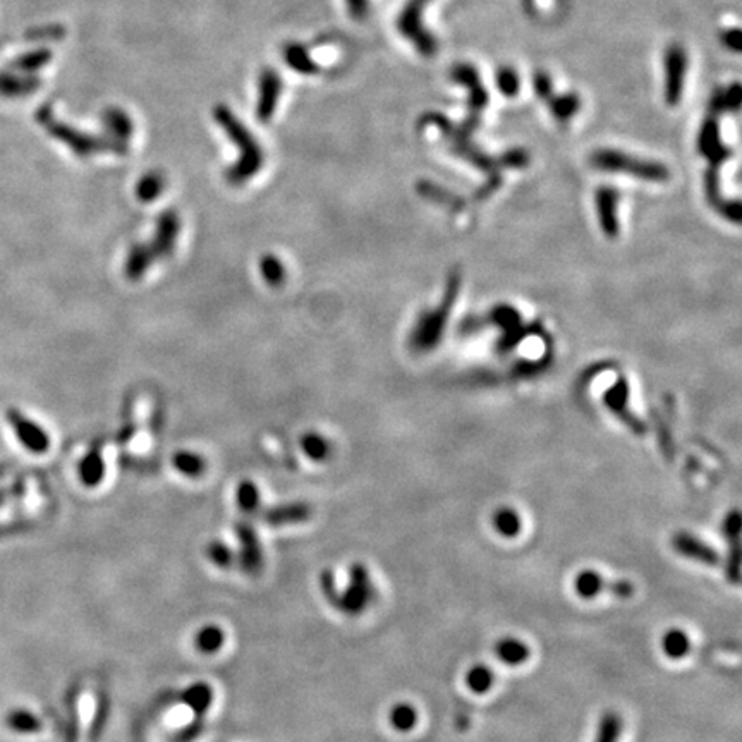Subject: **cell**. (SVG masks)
Masks as SVG:
<instances>
[{
    "instance_id": "cell-1",
    "label": "cell",
    "mask_w": 742,
    "mask_h": 742,
    "mask_svg": "<svg viewBox=\"0 0 742 742\" xmlns=\"http://www.w3.org/2000/svg\"><path fill=\"white\" fill-rule=\"evenodd\" d=\"M213 119L227 134L231 143L240 149V158L225 170V181L236 187L249 183L265 164V151L260 143L257 141L255 134L244 126L241 119L231 111V107L223 104L215 105Z\"/></svg>"
},
{
    "instance_id": "cell-2",
    "label": "cell",
    "mask_w": 742,
    "mask_h": 742,
    "mask_svg": "<svg viewBox=\"0 0 742 742\" xmlns=\"http://www.w3.org/2000/svg\"><path fill=\"white\" fill-rule=\"evenodd\" d=\"M38 124L47 131L54 140L66 145L68 149L75 153L76 157L88 158L96 153H115V155H126L128 147L112 141L107 136H93L85 131L76 130L73 126L59 121L56 113L52 111L50 104H43L38 107L35 113Z\"/></svg>"
},
{
    "instance_id": "cell-3",
    "label": "cell",
    "mask_w": 742,
    "mask_h": 742,
    "mask_svg": "<svg viewBox=\"0 0 742 742\" xmlns=\"http://www.w3.org/2000/svg\"><path fill=\"white\" fill-rule=\"evenodd\" d=\"M592 164L600 170L631 174L643 181L660 183L668 179V170L662 164L631 157L617 149H596L592 155Z\"/></svg>"
},
{
    "instance_id": "cell-4",
    "label": "cell",
    "mask_w": 742,
    "mask_h": 742,
    "mask_svg": "<svg viewBox=\"0 0 742 742\" xmlns=\"http://www.w3.org/2000/svg\"><path fill=\"white\" fill-rule=\"evenodd\" d=\"M430 2L431 0H408L395 21L397 32L423 57L435 56L439 49L437 38L428 32L423 23V13Z\"/></svg>"
},
{
    "instance_id": "cell-5",
    "label": "cell",
    "mask_w": 742,
    "mask_h": 742,
    "mask_svg": "<svg viewBox=\"0 0 742 742\" xmlns=\"http://www.w3.org/2000/svg\"><path fill=\"white\" fill-rule=\"evenodd\" d=\"M376 596L368 569L361 562H354L349 569L348 586L335 596L332 607L349 617L365 612Z\"/></svg>"
},
{
    "instance_id": "cell-6",
    "label": "cell",
    "mask_w": 742,
    "mask_h": 742,
    "mask_svg": "<svg viewBox=\"0 0 742 742\" xmlns=\"http://www.w3.org/2000/svg\"><path fill=\"white\" fill-rule=\"evenodd\" d=\"M575 592L577 596L584 600L596 598L598 594L611 593L615 598L626 600L634 594V584L628 579H617V581H607L594 571H581L575 577Z\"/></svg>"
},
{
    "instance_id": "cell-7",
    "label": "cell",
    "mask_w": 742,
    "mask_h": 742,
    "mask_svg": "<svg viewBox=\"0 0 742 742\" xmlns=\"http://www.w3.org/2000/svg\"><path fill=\"white\" fill-rule=\"evenodd\" d=\"M686 49L679 43L670 45L664 57L665 68V100L668 105H677L683 98L687 75Z\"/></svg>"
},
{
    "instance_id": "cell-8",
    "label": "cell",
    "mask_w": 742,
    "mask_h": 742,
    "mask_svg": "<svg viewBox=\"0 0 742 742\" xmlns=\"http://www.w3.org/2000/svg\"><path fill=\"white\" fill-rule=\"evenodd\" d=\"M5 418L13 431L16 433L21 446L33 454H45L50 448V437L49 433L35 423L33 420L26 418L19 409H7Z\"/></svg>"
},
{
    "instance_id": "cell-9",
    "label": "cell",
    "mask_w": 742,
    "mask_h": 742,
    "mask_svg": "<svg viewBox=\"0 0 742 742\" xmlns=\"http://www.w3.org/2000/svg\"><path fill=\"white\" fill-rule=\"evenodd\" d=\"M236 535L240 539V554H238V566L241 567L246 575H257L263 569V545L260 538L248 520H240L236 526Z\"/></svg>"
},
{
    "instance_id": "cell-10",
    "label": "cell",
    "mask_w": 742,
    "mask_h": 742,
    "mask_svg": "<svg viewBox=\"0 0 742 742\" xmlns=\"http://www.w3.org/2000/svg\"><path fill=\"white\" fill-rule=\"evenodd\" d=\"M179 234H181V217L177 215V212L172 208L162 212L157 219L153 240L149 242L157 260L168 258L174 255Z\"/></svg>"
},
{
    "instance_id": "cell-11",
    "label": "cell",
    "mask_w": 742,
    "mask_h": 742,
    "mask_svg": "<svg viewBox=\"0 0 742 742\" xmlns=\"http://www.w3.org/2000/svg\"><path fill=\"white\" fill-rule=\"evenodd\" d=\"M456 293H457V282H454V287H448V299H447V304L442 308V312L439 310L433 315H430L428 318L423 316L418 321L414 332L411 335V346L414 349L427 351V349H431L435 346L439 335L442 334V327H444V321L447 320V312L450 308L452 297H456Z\"/></svg>"
},
{
    "instance_id": "cell-12",
    "label": "cell",
    "mask_w": 742,
    "mask_h": 742,
    "mask_svg": "<svg viewBox=\"0 0 742 742\" xmlns=\"http://www.w3.org/2000/svg\"><path fill=\"white\" fill-rule=\"evenodd\" d=\"M670 545H672L675 554L686 556L689 560L705 564L710 567H715V566L720 564V554L711 545H708L703 539L694 537L692 533H687V531L675 533L670 539Z\"/></svg>"
},
{
    "instance_id": "cell-13",
    "label": "cell",
    "mask_w": 742,
    "mask_h": 742,
    "mask_svg": "<svg viewBox=\"0 0 742 742\" xmlns=\"http://www.w3.org/2000/svg\"><path fill=\"white\" fill-rule=\"evenodd\" d=\"M282 95V77L276 69L265 68L258 77V102L257 119L268 122L277 111L278 100Z\"/></svg>"
},
{
    "instance_id": "cell-14",
    "label": "cell",
    "mask_w": 742,
    "mask_h": 742,
    "mask_svg": "<svg viewBox=\"0 0 742 742\" xmlns=\"http://www.w3.org/2000/svg\"><path fill=\"white\" fill-rule=\"evenodd\" d=\"M258 514H260L265 524L282 528V526H293V524L306 522L313 516V507L306 502H289V503H280V505L268 507L265 511L261 509Z\"/></svg>"
},
{
    "instance_id": "cell-15",
    "label": "cell",
    "mask_w": 742,
    "mask_h": 742,
    "mask_svg": "<svg viewBox=\"0 0 742 742\" xmlns=\"http://www.w3.org/2000/svg\"><path fill=\"white\" fill-rule=\"evenodd\" d=\"M102 124H104L107 138H111L115 143L128 147L134 134V122L128 112L121 107H107L102 112Z\"/></svg>"
},
{
    "instance_id": "cell-16",
    "label": "cell",
    "mask_w": 742,
    "mask_h": 742,
    "mask_svg": "<svg viewBox=\"0 0 742 742\" xmlns=\"http://www.w3.org/2000/svg\"><path fill=\"white\" fill-rule=\"evenodd\" d=\"M700 149L710 158L711 172L719 167L720 162L730 155V153H727V149L720 143L719 119H717L715 112H711V115L706 119L703 130L700 132ZM711 172H708V176H711Z\"/></svg>"
},
{
    "instance_id": "cell-17",
    "label": "cell",
    "mask_w": 742,
    "mask_h": 742,
    "mask_svg": "<svg viewBox=\"0 0 742 742\" xmlns=\"http://www.w3.org/2000/svg\"><path fill=\"white\" fill-rule=\"evenodd\" d=\"M41 86L40 77L35 75H21L16 71H0V96L4 98H24L37 92Z\"/></svg>"
},
{
    "instance_id": "cell-18",
    "label": "cell",
    "mask_w": 742,
    "mask_h": 742,
    "mask_svg": "<svg viewBox=\"0 0 742 742\" xmlns=\"http://www.w3.org/2000/svg\"><path fill=\"white\" fill-rule=\"evenodd\" d=\"M155 261H157V257L153 249L149 248V242L132 244L124 261V276L132 282H138L147 276V272L155 265Z\"/></svg>"
},
{
    "instance_id": "cell-19",
    "label": "cell",
    "mask_w": 742,
    "mask_h": 742,
    "mask_svg": "<svg viewBox=\"0 0 742 742\" xmlns=\"http://www.w3.org/2000/svg\"><path fill=\"white\" fill-rule=\"evenodd\" d=\"M77 476H79V482L88 488H95L102 483L105 476V463H104L102 450L98 447H93L81 457V461L77 464Z\"/></svg>"
},
{
    "instance_id": "cell-20",
    "label": "cell",
    "mask_w": 742,
    "mask_h": 742,
    "mask_svg": "<svg viewBox=\"0 0 742 742\" xmlns=\"http://www.w3.org/2000/svg\"><path fill=\"white\" fill-rule=\"evenodd\" d=\"M181 703H185L196 717H204V713L213 705V689L204 681L193 683L179 694Z\"/></svg>"
},
{
    "instance_id": "cell-21",
    "label": "cell",
    "mask_w": 742,
    "mask_h": 742,
    "mask_svg": "<svg viewBox=\"0 0 742 742\" xmlns=\"http://www.w3.org/2000/svg\"><path fill=\"white\" fill-rule=\"evenodd\" d=\"M596 204H598V215H600V223L603 232L609 238H615L617 231H619V223H617V193L611 189V187H602L596 195Z\"/></svg>"
},
{
    "instance_id": "cell-22",
    "label": "cell",
    "mask_w": 742,
    "mask_h": 742,
    "mask_svg": "<svg viewBox=\"0 0 742 742\" xmlns=\"http://www.w3.org/2000/svg\"><path fill=\"white\" fill-rule=\"evenodd\" d=\"M167 187V179L160 170H149L140 177L134 187V195L141 204H151L158 200Z\"/></svg>"
},
{
    "instance_id": "cell-23",
    "label": "cell",
    "mask_w": 742,
    "mask_h": 742,
    "mask_svg": "<svg viewBox=\"0 0 742 742\" xmlns=\"http://www.w3.org/2000/svg\"><path fill=\"white\" fill-rule=\"evenodd\" d=\"M284 62L299 75L312 76L320 71L318 64L310 57L303 43H289L284 47Z\"/></svg>"
},
{
    "instance_id": "cell-24",
    "label": "cell",
    "mask_w": 742,
    "mask_h": 742,
    "mask_svg": "<svg viewBox=\"0 0 742 742\" xmlns=\"http://www.w3.org/2000/svg\"><path fill=\"white\" fill-rule=\"evenodd\" d=\"M50 60H52V52L49 49L41 47V49H35V50H30V52H24V54L16 57L9 64L7 69L16 71L21 75H35L37 71L43 69Z\"/></svg>"
},
{
    "instance_id": "cell-25",
    "label": "cell",
    "mask_w": 742,
    "mask_h": 742,
    "mask_svg": "<svg viewBox=\"0 0 742 742\" xmlns=\"http://www.w3.org/2000/svg\"><path fill=\"white\" fill-rule=\"evenodd\" d=\"M5 725L9 730L16 734H38L43 730V722L38 719L37 715L26 708H16L11 710L5 715Z\"/></svg>"
},
{
    "instance_id": "cell-26",
    "label": "cell",
    "mask_w": 742,
    "mask_h": 742,
    "mask_svg": "<svg viewBox=\"0 0 742 742\" xmlns=\"http://www.w3.org/2000/svg\"><path fill=\"white\" fill-rule=\"evenodd\" d=\"M495 653L505 665L516 667L529 658L531 651L528 648V645L518 638H503L497 643Z\"/></svg>"
},
{
    "instance_id": "cell-27",
    "label": "cell",
    "mask_w": 742,
    "mask_h": 742,
    "mask_svg": "<svg viewBox=\"0 0 742 742\" xmlns=\"http://www.w3.org/2000/svg\"><path fill=\"white\" fill-rule=\"evenodd\" d=\"M172 466L186 478H200L206 471V459L193 450H179L172 456Z\"/></svg>"
},
{
    "instance_id": "cell-28",
    "label": "cell",
    "mask_w": 742,
    "mask_h": 742,
    "mask_svg": "<svg viewBox=\"0 0 742 742\" xmlns=\"http://www.w3.org/2000/svg\"><path fill=\"white\" fill-rule=\"evenodd\" d=\"M626 394H628V389H626V384L624 382H620V384H617V387L615 389L611 390L609 392V399H607V403H609V406L612 408L613 412L615 414H620V418H622V421L628 425L629 430H632L634 433H638V435H641V433H645V425L638 420V418H634L631 412H628L624 406H626Z\"/></svg>"
},
{
    "instance_id": "cell-29",
    "label": "cell",
    "mask_w": 742,
    "mask_h": 742,
    "mask_svg": "<svg viewBox=\"0 0 742 742\" xmlns=\"http://www.w3.org/2000/svg\"><path fill=\"white\" fill-rule=\"evenodd\" d=\"M301 448L304 456L315 463H323L332 456V444L318 431H306L301 437Z\"/></svg>"
},
{
    "instance_id": "cell-30",
    "label": "cell",
    "mask_w": 742,
    "mask_h": 742,
    "mask_svg": "<svg viewBox=\"0 0 742 742\" xmlns=\"http://www.w3.org/2000/svg\"><path fill=\"white\" fill-rule=\"evenodd\" d=\"M225 643V631L217 624H206L195 636V647L204 655H215Z\"/></svg>"
},
{
    "instance_id": "cell-31",
    "label": "cell",
    "mask_w": 742,
    "mask_h": 742,
    "mask_svg": "<svg viewBox=\"0 0 742 742\" xmlns=\"http://www.w3.org/2000/svg\"><path fill=\"white\" fill-rule=\"evenodd\" d=\"M492 526L503 538H516L520 533L522 522L520 514L511 507H501L492 516Z\"/></svg>"
},
{
    "instance_id": "cell-32",
    "label": "cell",
    "mask_w": 742,
    "mask_h": 742,
    "mask_svg": "<svg viewBox=\"0 0 742 742\" xmlns=\"http://www.w3.org/2000/svg\"><path fill=\"white\" fill-rule=\"evenodd\" d=\"M204 556L215 567L223 569V571L232 569L234 566H238V554L221 539L210 541L204 548Z\"/></svg>"
},
{
    "instance_id": "cell-33",
    "label": "cell",
    "mask_w": 742,
    "mask_h": 742,
    "mask_svg": "<svg viewBox=\"0 0 742 742\" xmlns=\"http://www.w3.org/2000/svg\"><path fill=\"white\" fill-rule=\"evenodd\" d=\"M236 501L244 514L253 516L258 514L261 511V495L260 488L257 486V483L251 480H244L240 483L238 492H236Z\"/></svg>"
},
{
    "instance_id": "cell-34",
    "label": "cell",
    "mask_w": 742,
    "mask_h": 742,
    "mask_svg": "<svg viewBox=\"0 0 742 742\" xmlns=\"http://www.w3.org/2000/svg\"><path fill=\"white\" fill-rule=\"evenodd\" d=\"M662 649L672 660H681L691 651V639L683 629H668L662 638Z\"/></svg>"
},
{
    "instance_id": "cell-35",
    "label": "cell",
    "mask_w": 742,
    "mask_h": 742,
    "mask_svg": "<svg viewBox=\"0 0 742 742\" xmlns=\"http://www.w3.org/2000/svg\"><path fill=\"white\" fill-rule=\"evenodd\" d=\"M260 274L268 285L278 287L285 280V267L277 255L267 253L260 258Z\"/></svg>"
},
{
    "instance_id": "cell-36",
    "label": "cell",
    "mask_w": 742,
    "mask_h": 742,
    "mask_svg": "<svg viewBox=\"0 0 742 742\" xmlns=\"http://www.w3.org/2000/svg\"><path fill=\"white\" fill-rule=\"evenodd\" d=\"M389 720L397 732H409L418 722V711L414 706L399 703L390 710Z\"/></svg>"
},
{
    "instance_id": "cell-37",
    "label": "cell",
    "mask_w": 742,
    "mask_h": 742,
    "mask_svg": "<svg viewBox=\"0 0 742 742\" xmlns=\"http://www.w3.org/2000/svg\"><path fill=\"white\" fill-rule=\"evenodd\" d=\"M620 734H622L620 715L615 711H607L600 720L594 742H619Z\"/></svg>"
},
{
    "instance_id": "cell-38",
    "label": "cell",
    "mask_w": 742,
    "mask_h": 742,
    "mask_svg": "<svg viewBox=\"0 0 742 742\" xmlns=\"http://www.w3.org/2000/svg\"><path fill=\"white\" fill-rule=\"evenodd\" d=\"M493 681H495L493 672L486 665H475L466 674V684L476 694L488 692L493 686Z\"/></svg>"
},
{
    "instance_id": "cell-39",
    "label": "cell",
    "mask_w": 742,
    "mask_h": 742,
    "mask_svg": "<svg viewBox=\"0 0 742 742\" xmlns=\"http://www.w3.org/2000/svg\"><path fill=\"white\" fill-rule=\"evenodd\" d=\"M730 543V550L727 556V562H725V577L728 583L737 584L741 579V538L728 539Z\"/></svg>"
},
{
    "instance_id": "cell-40",
    "label": "cell",
    "mask_w": 742,
    "mask_h": 742,
    "mask_svg": "<svg viewBox=\"0 0 742 742\" xmlns=\"http://www.w3.org/2000/svg\"><path fill=\"white\" fill-rule=\"evenodd\" d=\"M548 105L552 107V112L558 121H567L573 117L575 112L579 111V98L575 95H560V96H550Z\"/></svg>"
},
{
    "instance_id": "cell-41",
    "label": "cell",
    "mask_w": 742,
    "mask_h": 742,
    "mask_svg": "<svg viewBox=\"0 0 742 742\" xmlns=\"http://www.w3.org/2000/svg\"><path fill=\"white\" fill-rule=\"evenodd\" d=\"M107 715H109V700H107L105 694H100V700H98V703H96V711H95L92 728H90V739H92V741H96V739L102 736L104 727H105L107 719H109Z\"/></svg>"
},
{
    "instance_id": "cell-42",
    "label": "cell",
    "mask_w": 742,
    "mask_h": 742,
    "mask_svg": "<svg viewBox=\"0 0 742 742\" xmlns=\"http://www.w3.org/2000/svg\"><path fill=\"white\" fill-rule=\"evenodd\" d=\"M497 85L503 95L514 96L520 92V76L512 68H502L497 73Z\"/></svg>"
},
{
    "instance_id": "cell-43",
    "label": "cell",
    "mask_w": 742,
    "mask_h": 742,
    "mask_svg": "<svg viewBox=\"0 0 742 742\" xmlns=\"http://www.w3.org/2000/svg\"><path fill=\"white\" fill-rule=\"evenodd\" d=\"M66 35V30L60 24H50V26H38L26 33V38L32 41H43V40H60Z\"/></svg>"
},
{
    "instance_id": "cell-44",
    "label": "cell",
    "mask_w": 742,
    "mask_h": 742,
    "mask_svg": "<svg viewBox=\"0 0 742 742\" xmlns=\"http://www.w3.org/2000/svg\"><path fill=\"white\" fill-rule=\"evenodd\" d=\"M741 512L739 511H732L725 516L722 529H724V537L727 541L728 539L741 538Z\"/></svg>"
},
{
    "instance_id": "cell-45",
    "label": "cell",
    "mask_w": 742,
    "mask_h": 742,
    "mask_svg": "<svg viewBox=\"0 0 742 742\" xmlns=\"http://www.w3.org/2000/svg\"><path fill=\"white\" fill-rule=\"evenodd\" d=\"M204 730V717H196L193 722L186 725L185 728H181L176 736H174V742H193Z\"/></svg>"
},
{
    "instance_id": "cell-46",
    "label": "cell",
    "mask_w": 742,
    "mask_h": 742,
    "mask_svg": "<svg viewBox=\"0 0 742 742\" xmlns=\"http://www.w3.org/2000/svg\"><path fill=\"white\" fill-rule=\"evenodd\" d=\"M346 7L354 21H365L370 16V0H346Z\"/></svg>"
},
{
    "instance_id": "cell-47",
    "label": "cell",
    "mask_w": 742,
    "mask_h": 742,
    "mask_svg": "<svg viewBox=\"0 0 742 742\" xmlns=\"http://www.w3.org/2000/svg\"><path fill=\"white\" fill-rule=\"evenodd\" d=\"M533 86H535V92L538 93L539 98L548 100L552 96V79L548 77L547 73L538 71L537 75L533 76Z\"/></svg>"
},
{
    "instance_id": "cell-48",
    "label": "cell",
    "mask_w": 742,
    "mask_h": 742,
    "mask_svg": "<svg viewBox=\"0 0 742 742\" xmlns=\"http://www.w3.org/2000/svg\"><path fill=\"white\" fill-rule=\"evenodd\" d=\"M21 493H23V483L21 482L9 486V488H0V507L9 499H13L14 495H21Z\"/></svg>"
},
{
    "instance_id": "cell-49",
    "label": "cell",
    "mask_w": 742,
    "mask_h": 742,
    "mask_svg": "<svg viewBox=\"0 0 742 742\" xmlns=\"http://www.w3.org/2000/svg\"><path fill=\"white\" fill-rule=\"evenodd\" d=\"M725 45H728L732 50H739L741 47V32L739 30H730L724 35Z\"/></svg>"
},
{
    "instance_id": "cell-50",
    "label": "cell",
    "mask_w": 742,
    "mask_h": 742,
    "mask_svg": "<svg viewBox=\"0 0 742 742\" xmlns=\"http://www.w3.org/2000/svg\"><path fill=\"white\" fill-rule=\"evenodd\" d=\"M21 528H23V524H19V522H16V524H5V526H0V537H2V535H11V533H16V531L21 529Z\"/></svg>"
},
{
    "instance_id": "cell-51",
    "label": "cell",
    "mask_w": 742,
    "mask_h": 742,
    "mask_svg": "<svg viewBox=\"0 0 742 742\" xmlns=\"http://www.w3.org/2000/svg\"><path fill=\"white\" fill-rule=\"evenodd\" d=\"M5 471H7V466H5V464H0V476H2Z\"/></svg>"
}]
</instances>
